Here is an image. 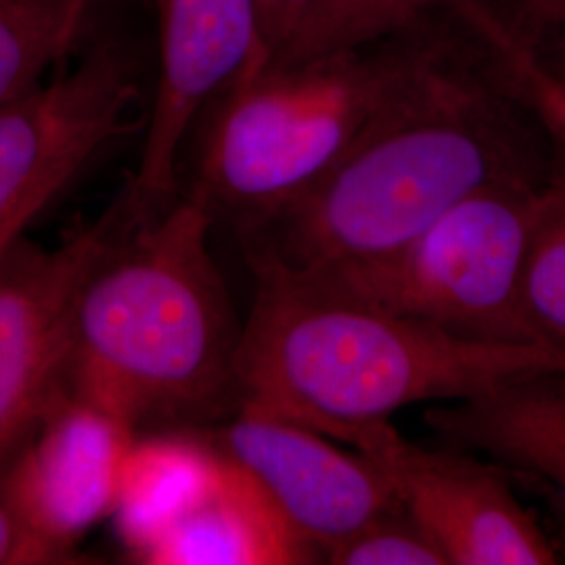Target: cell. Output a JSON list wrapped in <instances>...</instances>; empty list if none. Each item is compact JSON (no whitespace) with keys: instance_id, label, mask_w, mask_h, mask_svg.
<instances>
[{"instance_id":"20","label":"cell","mask_w":565,"mask_h":565,"mask_svg":"<svg viewBox=\"0 0 565 565\" xmlns=\"http://www.w3.org/2000/svg\"><path fill=\"white\" fill-rule=\"evenodd\" d=\"M74 564L23 522L0 488V565Z\"/></svg>"},{"instance_id":"23","label":"cell","mask_w":565,"mask_h":565,"mask_svg":"<svg viewBox=\"0 0 565 565\" xmlns=\"http://www.w3.org/2000/svg\"><path fill=\"white\" fill-rule=\"evenodd\" d=\"M530 46L546 74L565 88V25L548 32L541 41Z\"/></svg>"},{"instance_id":"24","label":"cell","mask_w":565,"mask_h":565,"mask_svg":"<svg viewBox=\"0 0 565 565\" xmlns=\"http://www.w3.org/2000/svg\"><path fill=\"white\" fill-rule=\"evenodd\" d=\"M93 0H67V23H65V36H67V44L70 49L76 46V42L81 39L84 23H86V15L90 9Z\"/></svg>"},{"instance_id":"21","label":"cell","mask_w":565,"mask_h":565,"mask_svg":"<svg viewBox=\"0 0 565 565\" xmlns=\"http://www.w3.org/2000/svg\"><path fill=\"white\" fill-rule=\"evenodd\" d=\"M492 15L507 30L524 41L536 44L553 30L565 25V0H484Z\"/></svg>"},{"instance_id":"3","label":"cell","mask_w":565,"mask_h":565,"mask_svg":"<svg viewBox=\"0 0 565 565\" xmlns=\"http://www.w3.org/2000/svg\"><path fill=\"white\" fill-rule=\"evenodd\" d=\"M214 224L191 193L149 221L128 216L82 282L67 387L137 429L237 413L243 323L210 252Z\"/></svg>"},{"instance_id":"10","label":"cell","mask_w":565,"mask_h":565,"mask_svg":"<svg viewBox=\"0 0 565 565\" xmlns=\"http://www.w3.org/2000/svg\"><path fill=\"white\" fill-rule=\"evenodd\" d=\"M207 436L263 486L317 562H323L331 546L401 505L369 457L345 452L310 427L237 411Z\"/></svg>"},{"instance_id":"2","label":"cell","mask_w":565,"mask_h":565,"mask_svg":"<svg viewBox=\"0 0 565 565\" xmlns=\"http://www.w3.org/2000/svg\"><path fill=\"white\" fill-rule=\"evenodd\" d=\"M254 300L235 361L237 411L352 445L371 425L424 403H455L565 359L543 345L467 342L345 298L317 282L252 268Z\"/></svg>"},{"instance_id":"19","label":"cell","mask_w":565,"mask_h":565,"mask_svg":"<svg viewBox=\"0 0 565 565\" xmlns=\"http://www.w3.org/2000/svg\"><path fill=\"white\" fill-rule=\"evenodd\" d=\"M331 565H448L445 551L403 505L364 524L323 555Z\"/></svg>"},{"instance_id":"7","label":"cell","mask_w":565,"mask_h":565,"mask_svg":"<svg viewBox=\"0 0 565 565\" xmlns=\"http://www.w3.org/2000/svg\"><path fill=\"white\" fill-rule=\"evenodd\" d=\"M128 221L121 200L55 247L11 243L0 256V484L67 385L74 308Z\"/></svg>"},{"instance_id":"12","label":"cell","mask_w":565,"mask_h":565,"mask_svg":"<svg viewBox=\"0 0 565 565\" xmlns=\"http://www.w3.org/2000/svg\"><path fill=\"white\" fill-rule=\"evenodd\" d=\"M424 419L443 445L530 473L565 505L564 369L515 375L473 398L427 408Z\"/></svg>"},{"instance_id":"4","label":"cell","mask_w":565,"mask_h":565,"mask_svg":"<svg viewBox=\"0 0 565 565\" xmlns=\"http://www.w3.org/2000/svg\"><path fill=\"white\" fill-rule=\"evenodd\" d=\"M422 25L273 63L214 105L191 195L247 235L298 200L459 44Z\"/></svg>"},{"instance_id":"5","label":"cell","mask_w":565,"mask_h":565,"mask_svg":"<svg viewBox=\"0 0 565 565\" xmlns=\"http://www.w3.org/2000/svg\"><path fill=\"white\" fill-rule=\"evenodd\" d=\"M543 184L484 186L382 258L302 281L467 342L539 345L520 294Z\"/></svg>"},{"instance_id":"16","label":"cell","mask_w":565,"mask_h":565,"mask_svg":"<svg viewBox=\"0 0 565 565\" xmlns=\"http://www.w3.org/2000/svg\"><path fill=\"white\" fill-rule=\"evenodd\" d=\"M461 2L465 0H315L266 65L384 41Z\"/></svg>"},{"instance_id":"18","label":"cell","mask_w":565,"mask_h":565,"mask_svg":"<svg viewBox=\"0 0 565 565\" xmlns=\"http://www.w3.org/2000/svg\"><path fill=\"white\" fill-rule=\"evenodd\" d=\"M65 23L67 0H0V105L36 90L72 51Z\"/></svg>"},{"instance_id":"13","label":"cell","mask_w":565,"mask_h":565,"mask_svg":"<svg viewBox=\"0 0 565 565\" xmlns=\"http://www.w3.org/2000/svg\"><path fill=\"white\" fill-rule=\"evenodd\" d=\"M141 564L291 565L317 564V557L285 524L263 486L223 452L214 482Z\"/></svg>"},{"instance_id":"25","label":"cell","mask_w":565,"mask_h":565,"mask_svg":"<svg viewBox=\"0 0 565 565\" xmlns=\"http://www.w3.org/2000/svg\"><path fill=\"white\" fill-rule=\"evenodd\" d=\"M2 252H4V249H0V256H2Z\"/></svg>"},{"instance_id":"11","label":"cell","mask_w":565,"mask_h":565,"mask_svg":"<svg viewBox=\"0 0 565 565\" xmlns=\"http://www.w3.org/2000/svg\"><path fill=\"white\" fill-rule=\"evenodd\" d=\"M137 434L124 417L65 385L0 488L42 541L81 564L78 543L114 515L121 467Z\"/></svg>"},{"instance_id":"9","label":"cell","mask_w":565,"mask_h":565,"mask_svg":"<svg viewBox=\"0 0 565 565\" xmlns=\"http://www.w3.org/2000/svg\"><path fill=\"white\" fill-rule=\"evenodd\" d=\"M160 67L141 160L121 202L149 221L179 200L182 145L203 109L258 60L256 0H158Z\"/></svg>"},{"instance_id":"6","label":"cell","mask_w":565,"mask_h":565,"mask_svg":"<svg viewBox=\"0 0 565 565\" xmlns=\"http://www.w3.org/2000/svg\"><path fill=\"white\" fill-rule=\"evenodd\" d=\"M141 78L114 41L15 102L0 105V249L139 126Z\"/></svg>"},{"instance_id":"8","label":"cell","mask_w":565,"mask_h":565,"mask_svg":"<svg viewBox=\"0 0 565 565\" xmlns=\"http://www.w3.org/2000/svg\"><path fill=\"white\" fill-rule=\"evenodd\" d=\"M380 467L398 503L445 551L448 565H551L562 555L507 482L505 467L455 446L424 448L387 424L352 443Z\"/></svg>"},{"instance_id":"1","label":"cell","mask_w":565,"mask_h":565,"mask_svg":"<svg viewBox=\"0 0 565 565\" xmlns=\"http://www.w3.org/2000/svg\"><path fill=\"white\" fill-rule=\"evenodd\" d=\"M555 142L457 44L323 179L243 235L249 268L317 277L403 247L492 184H543Z\"/></svg>"},{"instance_id":"15","label":"cell","mask_w":565,"mask_h":565,"mask_svg":"<svg viewBox=\"0 0 565 565\" xmlns=\"http://www.w3.org/2000/svg\"><path fill=\"white\" fill-rule=\"evenodd\" d=\"M555 142L522 275V317L534 343L565 359V145Z\"/></svg>"},{"instance_id":"14","label":"cell","mask_w":565,"mask_h":565,"mask_svg":"<svg viewBox=\"0 0 565 565\" xmlns=\"http://www.w3.org/2000/svg\"><path fill=\"white\" fill-rule=\"evenodd\" d=\"M221 465L223 452L200 431L137 434L121 467L111 515L132 562L141 564L145 553L214 482Z\"/></svg>"},{"instance_id":"17","label":"cell","mask_w":565,"mask_h":565,"mask_svg":"<svg viewBox=\"0 0 565 565\" xmlns=\"http://www.w3.org/2000/svg\"><path fill=\"white\" fill-rule=\"evenodd\" d=\"M455 15L476 42L490 76L541 121L553 141L565 145V88L546 74L532 46L515 39L484 0H465Z\"/></svg>"},{"instance_id":"22","label":"cell","mask_w":565,"mask_h":565,"mask_svg":"<svg viewBox=\"0 0 565 565\" xmlns=\"http://www.w3.org/2000/svg\"><path fill=\"white\" fill-rule=\"evenodd\" d=\"M315 0H256L258 7V60L243 82L258 74L289 39L294 28ZM235 82V84H237Z\"/></svg>"}]
</instances>
